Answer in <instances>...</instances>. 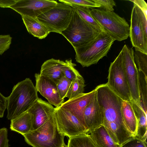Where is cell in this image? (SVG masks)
Here are the masks:
<instances>
[{
	"label": "cell",
	"instance_id": "obj_35",
	"mask_svg": "<svg viewBox=\"0 0 147 147\" xmlns=\"http://www.w3.org/2000/svg\"><path fill=\"white\" fill-rule=\"evenodd\" d=\"M7 97L3 96L0 92V118L3 117L4 112L6 109Z\"/></svg>",
	"mask_w": 147,
	"mask_h": 147
},
{
	"label": "cell",
	"instance_id": "obj_13",
	"mask_svg": "<svg viewBox=\"0 0 147 147\" xmlns=\"http://www.w3.org/2000/svg\"><path fill=\"white\" fill-rule=\"evenodd\" d=\"M35 88L37 92L55 107H60L64 102V99L60 97L56 83L39 73L35 74Z\"/></svg>",
	"mask_w": 147,
	"mask_h": 147
},
{
	"label": "cell",
	"instance_id": "obj_22",
	"mask_svg": "<svg viewBox=\"0 0 147 147\" xmlns=\"http://www.w3.org/2000/svg\"><path fill=\"white\" fill-rule=\"evenodd\" d=\"M21 16L27 30L34 37L41 39L45 38L49 34L47 28L37 18Z\"/></svg>",
	"mask_w": 147,
	"mask_h": 147
},
{
	"label": "cell",
	"instance_id": "obj_10",
	"mask_svg": "<svg viewBox=\"0 0 147 147\" xmlns=\"http://www.w3.org/2000/svg\"><path fill=\"white\" fill-rule=\"evenodd\" d=\"M56 1L49 0H16L10 8L20 14L37 18L55 6Z\"/></svg>",
	"mask_w": 147,
	"mask_h": 147
},
{
	"label": "cell",
	"instance_id": "obj_28",
	"mask_svg": "<svg viewBox=\"0 0 147 147\" xmlns=\"http://www.w3.org/2000/svg\"><path fill=\"white\" fill-rule=\"evenodd\" d=\"M134 56L138 70L142 72L147 77V54L139 51L135 50Z\"/></svg>",
	"mask_w": 147,
	"mask_h": 147
},
{
	"label": "cell",
	"instance_id": "obj_17",
	"mask_svg": "<svg viewBox=\"0 0 147 147\" xmlns=\"http://www.w3.org/2000/svg\"><path fill=\"white\" fill-rule=\"evenodd\" d=\"M65 62L52 58L46 61L41 66L40 74L52 80L55 83L63 76L62 69Z\"/></svg>",
	"mask_w": 147,
	"mask_h": 147
},
{
	"label": "cell",
	"instance_id": "obj_2",
	"mask_svg": "<svg viewBox=\"0 0 147 147\" xmlns=\"http://www.w3.org/2000/svg\"><path fill=\"white\" fill-rule=\"evenodd\" d=\"M37 93L29 78L15 85L7 97V119L11 120L27 112L38 98Z\"/></svg>",
	"mask_w": 147,
	"mask_h": 147
},
{
	"label": "cell",
	"instance_id": "obj_37",
	"mask_svg": "<svg viewBox=\"0 0 147 147\" xmlns=\"http://www.w3.org/2000/svg\"><path fill=\"white\" fill-rule=\"evenodd\" d=\"M16 1V0H0V7L10 8Z\"/></svg>",
	"mask_w": 147,
	"mask_h": 147
},
{
	"label": "cell",
	"instance_id": "obj_36",
	"mask_svg": "<svg viewBox=\"0 0 147 147\" xmlns=\"http://www.w3.org/2000/svg\"><path fill=\"white\" fill-rule=\"evenodd\" d=\"M133 2L143 12L146 16L147 17V4L144 0H129Z\"/></svg>",
	"mask_w": 147,
	"mask_h": 147
},
{
	"label": "cell",
	"instance_id": "obj_33",
	"mask_svg": "<svg viewBox=\"0 0 147 147\" xmlns=\"http://www.w3.org/2000/svg\"><path fill=\"white\" fill-rule=\"evenodd\" d=\"M100 6V9L107 11H113L116 3L113 0H92Z\"/></svg>",
	"mask_w": 147,
	"mask_h": 147
},
{
	"label": "cell",
	"instance_id": "obj_23",
	"mask_svg": "<svg viewBox=\"0 0 147 147\" xmlns=\"http://www.w3.org/2000/svg\"><path fill=\"white\" fill-rule=\"evenodd\" d=\"M86 22L100 32H105L92 15L90 9L79 7H72Z\"/></svg>",
	"mask_w": 147,
	"mask_h": 147
},
{
	"label": "cell",
	"instance_id": "obj_8",
	"mask_svg": "<svg viewBox=\"0 0 147 147\" xmlns=\"http://www.w3.org/2000/svg\"><path fill=\"white\" fill-rule=\"evenodd\" d=\"M74 11L73 8L68 4L60 2L37 18L47 28L50 33L61 34L69 24Z\"/></svg>",
	"mask_w": 147,
	"mask_h": 147
},
{
	"label": "cell",
	"instance_id": "obj_32",
	"mask_svg": "<svg viewBox=\"0 0 147 147\" xmlns=\"http://www.w3.org/2000/svg\"><path fill=\"white\" fill-rule=\"evenodd\" d=\"M12 38L9 35H0V55L9 49Z\"/></svg>",
	"mask_w": 147,
	"mask_h": 147
},
{
	"label": "cell",
	"instance_id": "obj_19",
	"mask_svg": "<svg viewBox=\"0 0 147 147\" xmlns=\"http://www.w3.org/2000/svg\"><path fill=\"white\" fill-rule=\"evenodd\" d=\"M129 102L132 107L138 122L137 132L135 137L146 142L147 114L138 102L132 99Z\"/></svg>",
	"mask_w": 147,
	"mask_h": 147
},
{
	"label": "cell",
	"instance_id": "obj_18",
	"mask_svg": "<svg viewBox=\"0 0 147 147\" xmlns=\"http://www.w3.org/2000/svg\"><path fill=\"white\" fill-rule=\"evenodd\" d=\"M33 116L27 112L11 120L10 129L22 136L33 130Z\"/></svg>",
	"mask_w": 147,
	"mask_h": 147
},
{
	"label": "cell",
	"instance_id": "obj_9",
	"mask_svg": "<svg viewBox=\"0 0 147 147\" xmlns=\"http://www.w3.org/2000/svg\"><path fill=\"white\" fill-rule=\"evenodd\" d=\"M54 115L59 132L69 138L87 134L85 126L69 111L60 107L55 108Z\"/></svg>",
	"mask_w": 147,
	"mask_h": 147
},
{
	"label": "cell",
	"instance_id": "obj_26",
	"mask_svg": "<svg viewBox=\"0 0 147 147\" xmlns=\"http://www.w3.org/2000/svg\"><path fill=\"white\" fill-rule=\"evenodd\" d=\"M85 86L83 78L76 79L73 80L71 82L66 97L69 99L84 93Z\"/></svg>",
	"mask_w": 147,
	"mask_h": 147
},
{
	"label": "cell",
	"instance_id": "obj_34",
	"mask_svg": "<svg viewBox=\"0 0 147 147\" xmlns=\"http://www.w3.org/2000/svg\"><path fill=\"white\" fill-rule=\"evenodd\" d=\"M8 130L5 127L0 129V147H9Z\"/></svg>",
	"mask_w": 147,
	"mask_h": 147
},
{
	"label": "cell",
	"instance_id": "obj_6",
	"mask_svg": "<svg viewBox=\"0 0 147 147\" xmlns=\"http://www.w3.org/2000/svg\"><path fill=\"white\" fill-rule=\"evenodd\" d=\"M108 72V87L122 100L129 101L132 98L125 73L122 49L111 63Z\"/></svg>",
	"mask_w": 147,
	"mask_h": 147
},
{
	"label": "cell",
	"instance_id": "obj_7",
	"mask_svg": "<svg viewBox=\"0 0 147 147\" xmlns=\"http://www.w3.org/2000/svg\"><path fill=\"white\" fill-rule=\"evenodd\" d=\"M100 32L84 20L74 9L69 24L61 34L74 48L90 41Z\"/></svg>",
	"mask_w": 147,
	"mask_h": 147
},
{
	"label": "cell",
	"instance_id": "obj_12",
	"mask_svg": "<svg viewBox=\"0 0 147 147\" xmlns=\"http://www.w3.org/2000/svg\"><path fill=\"white\" fill-rule=\"evenodd\" d=\"M129 36L135 50L147 54V36L144 31L137 5L134 4L131 14Z\"/></svg>",
	"mask_w": 147,
	"mask_h": 147
},
{
	"label": "cell",
	"instance_id": "obj_3",
	"mask_svg": "<svg viewBox=\"0 0 147 147\" xmlns=\"http://www.w3.org/2000/svg\"><path fill=\"white\" fill-rule=\"evenodd\" d=\"M115 41L106 32H100L90 41L74 48L76 61L83 67L97 64L100 60L107 56Z\"/></svg>",
	"mask_w": 147,
	"mask_h": 147
},
{
	"label": "cell",
	"instance_id": "obj_24",
	"mask_svg": "<svg viewBox=\"0 0 147 147\" xmlns=\"http://www.w3.org/2000/svg\"><path fill=\"white\" fill-rule=\"evenodd\" d=\"M139 104L146 114L147 111V77L138 70Z\"/></svg>",
	"mask_w": 147,
	"mask_h": 147
},
{
	"label": "cell",
	"instance_id": "obj_27",
	"mask_svg": "<svg viewBox=\"0 0 147 147\" xmlns=\"http://www.w3.org/2000/svg\"><path fill=\"white\" fill-rule=\"evenodd\" d=\"M62 69L63 75L71 81L78 78H83L75 68L76 65L73 63L71 59L67 60Z\"/></svg>",
	"mask_w": 147,
	"mask_h": 147
},
{
	"label": "cell",
	"instance_id": "obj_20",
	"mask_svg": "<svg viewBox=\"0 0 147 147\" xmlns=\"http://www.w3.org/2000/svg\"><path fill=\"white\" fill-rule=\"evenodd\" d=\"M121 112L125 125L132 136L135 137L137 132L138 122L129 101L122 100Z\"/></svg>",
	"mask_w": 147,
	"mask_h": 147
},
{
	"label": "cell",
	"instance_id": "obj_15",
	"mask_svg": "<svg viewBox=\"0 0 147 147\" xmlns=\"http://www.w3.org/2000/svg\"><path fill=\"white\" fill-rule=\"evenodd\" d=\"M54 110L52 105L38 98L28 111L33 116V130L46 122L53 114Z\"/></svg>",
	"mask_w": 147,
	"mask_h": 147
},
{
	"label": "cell",
	"instance_id": "obj_1",
	"mask_svg": "<svg viewBox=\"0 0 147 147\" xmlns=\"http://www.w3.org/2000/svg\"><path fill=\"white\" fill-rule=\"evenodd\" d=\"M102 119V125L116 144L121 145L133 136L123 119L122 100L108 87L107 83L96 88Z\"/></svg>",
	"mask_w": 147,
	"mask_h": 147
},
{
	"label": "cell",
	"instance_id": "obj_11",
	"mask_svg": "<svg viewBox=\"0 0 147 147\" xmlns=\"http://www.w3.org/2000/svg\"><path fill=\"white\" fill-rule=\"evenodd\" d=\"M125 73L132 99L140 103L139 91V74L134 56V51L126 45L123 47Z\"/></svg>",
	"mask_w": 147,
	"mask_h": 147
},
{
	"label": "cell",
	"instance_id": "obj_31",
	"mask_svg": "<svg viewBox=\"0 0 147 147\" xmlns=\"http://www.w3.org/2000/svg\"><path fill=\"white\" fill-rule=\"evenodd\" d=\"M120 147H147L146 142L132 136L120 145Z\"/></svg>",
	"mask_w": 147,
	"mask_h": 147
},
{
	"label": "cell",
	"instance_id": "obj_29",
	"mask_svg": "<svg viewBox=\"0 0 147 147\" xmlns=\"http://www.w3.org/2000/svg\"><path fill=\"white\" fill-rule=\"evenodd\" d=\"M60 2L66 3L71 7H79L89 9L100 7V6L92 0H59Z\"/></svg>",
	"mask_w": 147,
	"mask_h": 147
},
{
	"label": "cell",
	"instance_id": "obj_4",
	"mask_svg": "<svg viewBox=\"0 0 147 147\" xmlns=\"http://www.w3.org/2000/svg\"><path fill=\"white\" fill-rule=\"evenodd\" d=\"M26 142L33 147H66L65 136L59 131L53 114L43 125L23 135Z\"/></svg>",
	"mask_w": 147,
	"mask_h": 147
},
{
	"label": "cell",
	"instance_id": "obj_14",
	"mask_svg": "<svg viewBox=\"0 0 147 147\" xmlns=\"http://www.w3.org/2000/svg\"><path fill=\"white\" fill-rule=\"evenodd\" d=\"M96 92L95 88L89 92L79 94L64 102L60 107L74 115L85 126L84 117L85 109L93 98Z\"/></svg>",
	"mask_w": 147,
	"mask_h": 147
},
{
	"label": "cell",
	"instance_id": "obj_25",
	"mask_svg": "<svg viewBox=\"0 0 147 147\" xmlns=\"http://www.w3.org/2000/svg\"><path fill=\"white\" fill-rule=\"evenodd\" d=\"M66 147H96L90 135L84 134L69 138Z\"/></svg>",
	"mask_w": 147,
	"mask_h": 147
},
{
	"label": "cell",
	"instance_id": "obj_30",
	"mask_svg": "<svg viewBox=\"0 0 147 147\" xmlns=\"http://www.w3.org/2000/svg\"><path fill=\"white\" fill-rule=\"evenodd\" d=\"M71 81L63 75L59 78L56 83L60 98L64 99L69 88Z\"/></svg>",
	"mask_w": 147,
	"mask_h": 147
},
{
	"label": "cell",
	"instance_id": "obj_21",
	"mask_svg": "<svg viewBox=\"0 0 147 147\" xmlns=\"http://www.w3.org/2000/svg\"><path fill=\"white\" fill-rule=\"evenodd\" d=\"M88 134L96 147H120L114 142L102 125L92 131Z\"/></svg>",
	"mask_w": 147,
	"mask_h": 147
},
{
	"label": "cell",
	"instance_id": "obj_16",
	"mask_svg": "<svg viewBox=\"0 0 147 147\" xmlns=\"http://www.w3.org/2000/svg\"><path fill=\"white\" fill-rule=\"evenodd\" d=\"M85 126L87 134L102 125V119L96 92L93 98L86 107L84 113Z\"/></svg>",
	"mask_w": 147,
	"mask_h": 147
},
{
	"label": "cell",
	"instance_id": "obj_5",
	"mask_svg": "<svg viewBox=\"0 0 147 147\" xmlns=\"http://www.w3.org/2000/svg\"><path fill=\"white\" fill-rule=\"evenodd\" d=\"M91 12L104 31L115 40L121 41L129 36L130 26L124 18L100 9H92Z\"/></svg>",
	"mask_w": 147,
	"mask_h": 147
}]
</instances>
